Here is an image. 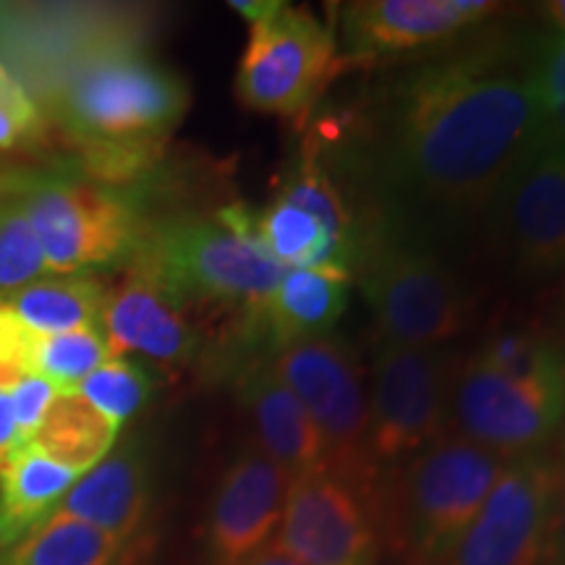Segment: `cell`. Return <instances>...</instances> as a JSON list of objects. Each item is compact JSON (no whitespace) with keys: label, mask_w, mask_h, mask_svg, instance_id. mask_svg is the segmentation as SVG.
I'll return each instance as SVG.
<instances>
[{"label":"cell","mask_w":565,"mask_h":565,"mask_svg":"<svg viewBox=\"0 0 565 565\" xmlns=\"http://www.w3.org/2000/svg\"><path fill=\"white\" fill-rule=\"evenodd\" d=\"M505 463L454 433L406 461L404 475L380 492L377 505V529L387 532L398 561L448 565Z\"/></svg>","instance_id":"3"},{"label":"cell","mask_w":565,"mask_h":565,"mask_svg":"<svg viewBox=\"0 0 565 565\" xmlns=\"http://www.w3.org/2000/svg\"><path fill=\"white\" fill-rule=\"evenodd\" d=\"M275 196H280V200L291 202L296 207L307 210L309 215L317 217L324 228L333 233L338 242H343L353 254H356L359 263L364 228H359L349 202L343 200L338 183L330 179L328 171H324L320 158L303 154L301 160H296Z\"/></svg>","instance_id":"24"},{"label":"cell","mask_w":565,"mask_h":565,"mask_svg":"<svg viewBox=\"0 0 565 565\" xmlns=\"http://www.w3.org/2000/svg\"><path fill=\"white\" fill-rule=\"evenodd\" d=\"M547 129L529 71L487 58L412 71L387 95L374 141L383 217L422 238L469 231Z\"/></svg>","instance_id":"1"},{"label":"cell","mask_w":565,"mask_h":565,"mask_svg":"<svg viewBox=\"0 0 565 565\" xmlns=\"http://www.w3.org/2000/svg\"><path fill=\"white\" fill-rule=\"evenodd\" d=\"M291 479L257 448L228 463L207 513L210 565H242L273 545Z\"/></svg>","instance_id":"15"},{"label":"cell","mask_w":565,"mask_h":565,"mask_svg":"<svg viewBox=\"0 0 565 565\" xmlns=\"http://www.w3.org/2000/svg\"><path fill=\"white\" fill-rule=\"evenodd\" d=\"M273 545L301 565H380L370 505L328 469L288 482Z\"/></svg>","instance_id":"13"},{"label":"cell","mask_w":565,"mask_h":565,"mask_svg":"<svg viewBox=\"0 0 565 565\" xmlns=\"http://www.w3.org/2000/svg\"><path fill=\"white\" fill-rule=\"evenodd\" d=\"M47 263L19 200L0 204V291L47 278Z\"/></svg>","instance_id":"27"},{"label":"cell","mask_w":565,"mask_h":565,"mask_svg":"<svg viewBox=\"0 0 565 565\" xmlns=\"http://www.w3.org/2000/svg\"><path fill=\"white\" fill-rule=\"evenodd\" d=\"M51 275H97L137 257L152 217L134 189L45 175L21 196Z\"/></svg>","instance_id":"7"},{"label":"cell","mask_w":565,"mask_h":565,"mask_svg":"<svg viewBox=\"0 0 565 565\" xmlns=\"http://www.w3.org/2000/svg\"><path fill=\"white\" fill-rule=\"evenodd\" d=\"M131 263L145 265L186 303H231L246 317L263 315L286 270L221 215L150 221Z\"/></svg>","instance_id":"6"},{"label":"cell","mask_w":565,"mask_h":565,"mask_svg":"<svg viewBox=\"0 0 565 565\" xmlns=\"http://www.w3.org/2000/svg\"><path fill=\"white\" fill-rule=\"evenodd\" d=\"M53 110L79 150L82 179L134 189L189 110V87L150 55L105 45L63 76Z\"/></svg>","instance_id":"2"},{"label":"cell","mask_w":565,"mask_h":565,"mask_svg":"<svg viewBox=\"0 0 565 565\" xmlns=\"http://www.w3.org/2000/svg\"><path fill=\"white\" fill-rule=\"evenodd\" d=\"M121 427L95 412L76 391L55 395L32 443L68 469L87 475L116 448Z\"/></svg>","instance_id":"22"},{"label":"cell","mask_w":565,"mask_h":565,"mask_svg":"<svg viewBox=\"0 0 565 565\" xmlns=\"http://www.w3.org/2000/svg\"><path fill=\"white\" fill-rule=\"evenodd\" d=\"M42 108L24 79L0 61V152L30 145L42 134Z\"/></svg>","instance_id":"28"},{"label":"cell","mask_w":565,"mask_h":565,"mask_svg":"<svg viewBox=\"0 0 565 565\" xmlns=\"http://www.w3.org/2000/svg\"><path fill=\"white\" fill-rule=\"evenodd\" d=\"M110 359V345L100 328L71 330L58 335H38L30 372L47 380L61 393L76 391L97 366Z\"/></svg>","instance_id":"25"},{"label":"cell","mask_w":565,"mask_h":565,"mask_svg":"<svg viewBox=\"0 0 565 565\" xmlns=\"http://www.w3.org/2000/svg\"><path fill=\"white\" fill-rule=\"evenodd\" d=\"M242 565H301V563H296L294 557L280 553V550L275 545H267L265 550H259L257 555H252L249 561L242 563Z\"/></svg>","instance_id":"32"},{"label":"cell","mask_w":565,"mask_h":565,"mask_svg":"<svg viewBox=\"0 0 565 565\" xmlns=\"http://www.w3.org/2000/svg\"><path fill=\"white\" fill-rule=\"evenodd\" d=\"M100 330L110 356L162 366L189 364L202 349L189 303L139 263L121 267L116 280H105Z\"/></svg>","instance_id":"14"},{"label":"cell","mask_w":565,"mask_h":565,"mask_svg":"<svg viewBox=\"0 0 565 565\" xmlns=\"http://www.w3.org/2000/svg\"><path fill=\"white\" fill-rule=\"evenodd\" d=\"M0 393H3V391H0Z\"/></svg>","instance_id":"35"},{"label":"cell","mask_w":565,"mask_h":565,"mask_svg":"<svg viewBox=\"0 0 565 565\" xmlns=\"http://www.w3.org/2000/svg\"><path fill=\"white\" fill-rule=\"evenodd\" d=\"M55 513L134 550L152 513V466L145 443L139 437L116 443L100 463L76 479Z\"/></svg>","instance_id":"17"},{"label":"cell","mask_w":565,"mask_h":565,"mask_svg":"<svg viewBox=\"0 0 565 565\" xmlns=\"http://www.w3.org/2000/svg\"><path fill=\"white\" fill-rule=\"evenodd\" d=\"M565 422V349L524 372L458 364L450 393V433L513 461L545 454Z\"/></svg>","instance_id":"8"},{"label":"cell","mask_w":565,"mask_h":565,"mask_svg":"<svg viewBox=\"0 0 565 565\" xmlns=\"http://www.w3.org/2000/svg\"><path fill=\"white\" fill-rule=\"evenodd\" d=\"M129 555L113 536L53 513L17 545L0 550V565H129Z\"/></svg>","instance_id":"23"},{"label":"cell","mask_w":565,"mask_h":565,"mask_svg":"<svg viewBox=\"0 0 565 565\" xmlns=\"http://www.w3.org/2000/svg\"><path fill=\"white\" fill-rule=\"evenodd\" d=\"M550 21L555 24V30L561 38H565V0H553V3L545 6Z\"/></svg>","instance_id":"33"},{"label":"cell","mask_w":565,"mask_h":565,"mask_svg":"<svg viewBox=\"0 0 565 565\" xmlns=\"http://www.w3.org/2000/svg\"><path fill=\"white\" fill-rule=\"evenodd\" d=\"M79 477L34 443L6 458L0 463V550L45 524Z\"/></svg>","instance_id":"20"},{"label":"cell","mask_w":565,"mask_h":565,"mask_svg":"<svg viewBox=\"0 0 565 565\" xmlns=\"http://www.w3.org/2000/svg\"><path fill=\"white\" fill-rule=\"evenodd\" d=\"M498 11L490 0H356L343 6V45L353 58H385L456 38Z\"/></svg>","instance_id":"16"},{"label":"cell","mask_w":565,"mask_h":565,"mask_svg":"<svg viewBox=\"0 0 565 565\" xmlns=\"http://www.w3.org/2000/svg\"><path fill=\"white\" fill-rule=\"evenodd\" d=\"M338 68L335 34L307 9L282 6L249 26L236 68V97L244 108L299 118L312 108Z\"/></svg>","instance_id":"10"},{"label":"cell","mask_w":565,"mask_h":565,"mask_svg":"<svg viewBox=\"0 0 565 565\" xmlns=\"http://www.w3.org/2000/svg\"><path fill=\"white\" fill-rule=\"evenodd\" d=\"M267 362L320 433L330 475L349 484L377 521L383 475L370 450V387L353 345L328 333L286 345Z\"/></svg>","instance_id":"5"},{"label":"cell","mask_w":565,"mask_h":565,"mask_svg":"<svg viewBox=\"0 0 565 565\" xmlns=\"http://www.w3.org/2000/svg\"><path fill=\"white\" fill-rule=\"evenodd\" d=\"M105 280L100 275H47L0 291V315L34 335L100 328Z\"/></svg>","instance_id":"21"},{"label":"cell","mask_w":565,"mask_h":565,"mask_svg":"<svg viewBox=\"0 0 565 565\" xmlns=\"http://www.w3.org/2000/svg\"><path fill=\"white\" fill-rule=\"evenodd\" d=\"M458 362L443 345L414 349L380 341L372 353L370 450L380 475L450 433Z\"/></svg>","instance_id":"9"},{"label":"cell","mask_w":565,"mask_h":565,"mask_svg":"<svg viewBox=\"0 0 565 565\" xmlns=\"http://www.w3.org/2000/svg\"><path fill=\"white\" fill-rule=\"evenodd\" d=\"M24 445V437L19 433L17 414L9 393H0V463L11 458Z\"/></svg>","instance_id":"30"},{"label":"cell","mask_w":565,"mask_h":565,"mask_svg":"<svg viewBox=\"0 0 565 565\" xmlns=\"http://www.w3.org/2000/svg\"><path fill=\"white\" fill-rule=\"evenodd\" d=\"M555 534L561 536L563 550H565V484H563V494H561V511H557V529Z\"/></svg>","instance_id":"34"},{"label":"cell","mask_w":565,"mask_h":565,"mask_svg":"<svg viewBox=\"0 0 565 565\" xmlns=\"http://www.w3.org/2000/svg\"><path fill=\"white\" fill-rule=\"evenodd\" d=\"M87 404L124 427L154 393V377L139 359L110 356L76 387Z\"/></svg>","instance_id":"26"},{"label":"cell","mask_w":565,"mask_h":565,"mask_svg":"<svg viewBox=\"0 0 565 565\" xmlns=\"http://www.w3.org/2000/svg\"><path fill=\"white\" fill-rule=\"evenodd\" d=\"M282 0H233L231 9L249 21V26L259 24V21L270 19L273 13H278L282 9Z\"/></svg>","instance_id":"31"},{"label":"cell","mask_w":565,"mask_h":565,"mask_svg":"<svg viewBox=\"0 0 565 565\" xmlns=\"http://www.w3.org/2000/svg\"><path fill=\"white\" fill-rule=\"evenodd\" d=\"M236 393L257 435V450L280 466L288 479L328 469L320 433L267 359L242 366Z\"/></svg>","instance_id":"18"},{"label":"cell","mask_w":565,"mask_h":565,"mask_svg":"<svg viewBox=\"0 0 565 565\" xmlns=\"http://www.w3.org/2000/svg\"><path fill=\"white\" fill-rule=\"evenodd\" d=\"M351 275L328 267H288L263 309L270 356L286 345L328 335L349 307Z\"/></svg>","instance_id":"19"},{"label":"cell","mask_w":565,"mask_h":565,"mask_svg":"<svg viewBox=\"0 0 565 565\" xmlns=\"http://www.w3.org/2000/svg\"><path fill=\"white\" fill-rule=\"evenodd\" d=\"M61 391L47 380L38 377V374H24L17 385L11 387V404H13V414H17L19 422V433L24 437V445L32 443V437L38 435V429L45 422L47 408L53 406L55 395Z\"/></svg>","instance_id":"29"},{"label":"cell","mask_w":565,"mask_h":565,"mask_svg":"<svg viewBox=\"0 0 565 565\" xmlns=\"http://www.w3.org/2000/svg\"><path fill=\"white\" fill-rule=\"evenodd\" d=\"M353 273L383 343L435 349L466 328L471 303L454 267L385 217L364 228Z\"/></svg>","instance_id":"4"},{"label":"cell","mask_w":565,"mask_h":565,"mask_svg":"<svg viewBox=\"0 0 565 565\" xmlns=\"http://www.w3.org/2000/svg\"><path fill=\"white\" fill-rule=\"evenodd\" d=\"M487 221L519 275L565 270V139L553 126L508 175Z\"/></svg>","instance_id":"12"},{"label":"cell","mask_w":565,"mask_h":565,"mask_svg":"<svg viewBox=\"0 0 565 565\" xmlns=\"http://www.w3.org/2000/svg\"><path fill=\"white\" fill-rule=\"evenodd\" d=\"M563 484L561 466L547 454L508 461L448 565H542L557 529Z\"/></svg>","instance_id":"11"}]
</instances>
